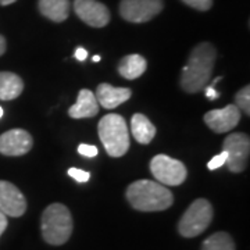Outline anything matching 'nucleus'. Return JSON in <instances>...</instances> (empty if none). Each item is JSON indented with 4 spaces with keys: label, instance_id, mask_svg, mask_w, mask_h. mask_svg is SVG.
<instances>
[{
    "label": "nucleus",
    "instance_id": "393cba45",
    "mask_svg": "<svg viewBox=\"0 0 250 250\" xmlns=\"http://www.w3.org/2000/svg\"><path fill=\"white\" fill-rule=\"evenodd\" d=\"M206 88V98L208 100H215V99L220 98L218 92L214 89V85H208V86H205Z\"/></svg>",
    "mask_w": 250,
    "mask_h": 250
},
{
    "label": "nucleus",
    "instance_id": "6ab92c4d",
    "mask_svg": "<svg viewBox=\"0 0 250 250\" xmlns=\"http://www.w3.org/2000/svg\"><path fill=\"white\" fill-rule=\"evenodd\" d=\"M202 250H235V243L229 233L215 232L203 242Z\"/></svg>",
    "mask_w": 250,
    "mask_h": 250
},
{
    "label": "nucleus",
    "instance_id": "412c9836",
    "mask_svg": "<svg viewBox=\"0 0 250 250\" xmlns=\"http://www.w3.org/2000/svg\"><path fill=\"white\" fill-rule=\"evenodd\" d=\"M182 1L189 7H193L199 11H207L213 6V0H182Z\"/></svg>",
    "mask_w": 250,
    "mask_h": 250
},
{
    "label": "nucleus",
    "instance_id": "423d86ee",
    "mask_svg": "<svg viewBox=\"0 0 250 250\" xmlns=\"http://www.w3.org/2000/svg\"><path fill=\"white\" fill-rule=\"evenodd\" d=\"M150 171L161 185L177 187L187 179L188 171L182 161L171 159L167 154H157L150 161Z\"/></svg>",
    "mask_w": 250,
    "mask_h": 250
},
{
    "label": "nucleus",
    "instance_id": "a211bd4d",
    "mask_svg": "<svg viewBox=\"0 0 250 250\" xmlns=\"http://www.w3.org/2000/svg\"><path fill=\"white\" fill-rule=\"evenodd\" d=\"M131 131L134 138L142 145L152 142L156 136V126L150 123V120L143 114H134L131 118Z\"/></svg>",
    "mask_w": 250,
    "mask_h": 250
},
{
    "label": "nucleus",
    "instance_id": "4be33fe9",
    "mask_svg": "<svg viewBox=\"0 0 250 250\" xmlns=\"http://www.w3.org/2000/svg\"><path fill=\"white\" fill-rule=\"evenodd\" d=\"M225 161H227V152L223 150L220 154L214 156L211 160L207 163V168L208 170H217V168L223 167L224 164H225Z\"/></svg>",
    "mask_w": 250,
    "mask_h": 250
},
{
    "label": "nucleus",
    "instance_id": "39448f33",
    "mask_svg": "<svg viewBox=\"0 0 250 250\" xmlns=\"http://www.w3.org/2000/svg\"><path fill=\"white\" fill-rule=\"evenodd\" d=\"M213 220V207L206 199H196L187 208L178 223V231L184 238H195L208 228Z\"/></svg>",
    "mask_w": 250,
    "mask_h": 250
},
{
    "label": "nucleus",
    "instance_id": "2f4dec72",
    "mask_svg": "<svg viewBox=\"0 0 250 250\" xmlns=\"http://www.w3.org/2000/svg\"><path fill=\"white\" fill-rule=\"evenodd\" d=\"M1 117H3V108L0 107V118H1Z\"/></svg>",
    "mask_w": 250,
    "mask_h": 250
},
{
    "label": "nucleus",
    "instance_id": "1a4fd4ad",
    "mask_svg": "<svg viewBox=\"0 0 250 250\" xmlns=\"http://www.w3.org/2000/svg\"><path fill=\"white\" fill-rule=\"evenodd\" d=\"M74 11L77 16L90 27H106L110 21V11L98 0H75Z\"/></svg>",
    "mask_w": 250,
    "mask_h": 250
},
{
    "label": "nucleus",
    "instance_id": "5701e85b",
    "mask_svg": "<svg viewBox=\"0 0 250 250\" xmlns=\"http://www.w3.org/2000/svg\"><path fill=\"white\" fill-rule=\"evenodd\" d=\"M68 175L74 178L77 182H81V184H83V182H88L90 178V174L89 172H86V171L80 170V168H70L68 170Z\"/></svg>",
    "mask_w": 250,
    "mask_h": 250
},
{
    "label": "nucleus",
    "instance_id": "ddd939ff",
    "mask_svg": "<svg viewBox=\"0 0 250 250\" xmlns=\"http://www.w3.org/2000/svg\"><path fill=\"white\" fill-rule=\"evenodd\" d=\"M131 95H132V90L129 88H116V86H111L110 83H100L95 96L100 106L111 110L125 103L131 98Z\"/></svg>",
    "mask_w": 250,
    "mask_h": 250
},
{
    "label": "nucleus",
    "instance_id": "2eb2a0df",
    "mask_svg": "<svg viewBox=\"0 0 250 250\" xmlns=\"http://www.w3.org/2000/svg\"><path fill=\"white\" fill-rule=\"evenodd\" d=\"M38 6L42 16L54 22H62L70 14V0H39Z\"/></svg>",
    "mask_w": 250,
    "mask_h": 250
},
{
    "label": "nucleus",
    "instance_id": "f257e3e1",
    "mask_svg": "<svg viewBox=\"0 0 250 250\" xmlns=\"http://www.w3.org/2000/svg\"><path fill=\"white\" fill-rule=\"evenodd\" d=\"M215 47L208 42L199 43L188 57L181 75V88L188 93L200 92L210 82L215 62Z\"/></svg>",
    "mask_w": 250,
    "mask_h": 250
},
{
    "label": "nucleus",
    "instance_id": "0eeeda50",
    "mask_svg": "<svg viewBox=\"0 0 250 250\" xmlns=\"http://www.w3.org/2000/svg\"><path fill=\"white\" fill-rule=\"evenodd\" d=\"M223 150L227 152V167L231 172H242L248 167L250 154V139L243 132H233L225 138Z\"/></svg>",
    "mask_w": 250,
    "mask_h": 250
},
{
    "label": "nucleus",
    "instance_id": "f03ea898",
    "mask_svg": "<svg viewBox=\"0 0 250 250\" xmlns=\"http://www.w3.org/2000/svg\"><path fill=\"white\" fill-rule=\"evenodd\" d=\"M125 195L129 205L139 211H163L174 203V196L170 189L149 179L132 182L126 188Z\"/></svg>",
    "mask_w": 250,
    "mask_h": 250
},
{
    "label": "nucleus",
    "instance_id": "9b49d317",
    "mask_svg": "<svg viewBox=\"0 0 250 250\" xmlns=\"http://www.w3.org/2000/svg\"><path fill=\"white\" fill-rule=\"evenodd\" d=\"M241 120V110L235 104H228L224 108L211 110L205 114V123L215 134H224L233 129Z\"/></svg>",
    "mask_w": 250,
    "mask_h": 250
},
{
    "label": "nucleus",
    "instance_id": "bb28decb",
    "mask_svg": "<svg viewBox=\"0 0 250 250\" xmlns=\"http://www.w3.org/2000/svg\"><path fill=\"white\" fill-rule=\"evenodd\" d=\"M6 228H7V215L0 211V236L6 231Z\"/></svg>",
    "mask_w": 250,
    "mask_h": 250
},
{
    "label": "nucleus",
    "instance_id": "c85d7f7f",
    "mask_svg": "<svg viewBox=\"0 0 250 250\" xmlns=\"http://www.w3.org/2000/svg\"><path fill=\"white\" fill-rule=\"evenodd\" d=\"M16 0H0V4L1 6H9V4H11V3H14Z\"/></svg>",
    "mask_w": 250,
    "mask_h": 250
},
{
    "label": "nucleus",
    "instance_id": "9d476101",
    "mask_svg": "<svg viewBox=\"0 0 250 250\" xmlns=\"http://www.w3.org/2000/svg\"><path fill=\"white\" fill-rule=\"evenodd\" d=\"M0 211L7 217H21L27 211V200L16 185L0 181Z\"/></svg>",
    "mask_w": 250,
    "mask_h": 250
},
{
    "label": "nucleus",
    "instance_id": "c756f323",
    "mask_svg": "<svg viewBox=\"0 0 250 250\" xmlns=\"http://www.w3.org/2000/svg\"><path fill=\"white\" fill-rule=\"evenodd\" d=\"M221 80H223V77H217V78H215V80L213 81L211 83H213V85H215V83H218V82H220Z\"/></svg>",
    "mask_w": 250,
    "mask_h": 250
},
{
    "label": "nucleus",
    "instance_id": "b1692460",
    "mask_svg": "<svg viewBox=\"0 0 250 250\" xmlns=\"http://www.w3.org/2000/svg\"><path fill=\"white\" fill-rule=\"evenodd\" d=\"M98 147L93 145H86V143H81L78 146V153L85 156V157H95L98 156Z\"/></svg>",
    "mask_w": 250,
    "mask_h": 250
},
{
    "label": "nucleus",
    "instance_id": "7c9ffc66",
    "mask_svg": "<svg viewBox=\"0 0 250 250\" xmlns=\"http://www.w3.org/2000/svg\"><path fill=\"white\" fill-rule=\"evenodd\" d=\"M93 62H100V56H95V57H93Z\"/></svg>",
    "mask_w": 250,
    "mask_h": 250
},
{
    "label": "nucleus",
    "instance_id": "dca6fc26",
    "mask_svg": "<svg viewBox=\"0 0 250 250\" xmlns=\"http://www.w3.org/2000/svg\"><path fill=\"white\" fill-rule=\"evenodd\" d=\"M147 68V62L141 54H128L118 64V72L125 80H136Z\"/></svg>",
    "mask_w": 250,
    "mask_h": 250
},
{
    "label": "nucleus",
    "instance_id": "7ed1b4c3",
    "mask_svg": "<svg viewBox=\"0 0 250 250\" xmlns=\"http://www.w3.org/2000/svg\"><path fill=\"white\" fill-rule=\"evenodd\" d=\"M74 228L70 210L62 203L47 206L42 213L41 229L45 242L53 246H60L70 239Z\"/></svg>",
    "mask_w": 250,
    "mask_h": 250
},
{
    "label": "nucleus",
    "instance_id": "aec40b11",
    "mask_svg": "<svg viewBox=\"0 0 250 250\" xmlns=\"http://www.w3.org/2000/svg\"><path fill=\"white\" fill-rule=\"evenodd\" d=\"M235 106L245 111L246 116L250 114V86L246 85L245 88H242L236 95H235Z\"/></svg>",
    "mask_w": 250,
    "mask_h": 250
},
{
    "label": "nucleus",
    "instance_id": "a878e982",
    "mask_svg": "<svg viewBox=\"0 0 250 250\" xmlns=\"http://www.w3.org/2000/svg\"><path fill=\"white\" fill-rule=\"evenodd\" d=\"M74 57H75L78 62H83V60H86V57H88V52H86L83 47H77V49H75V53H74Z\"/></svg>",
    "mask_w": 250,
    "mask_h": 250
},
{
    "label": "nucleus",
    "instance_id": "f8f14e48",
    "mask_svg": "<svg viewBox=\"0 0 250 250\" xmlns=\"http://www.w3.org/2000/svg\"><path fill=\"white\" fill-rule=\"evenodd\" d=\"M32 136L24 129H10L0 135V153L4 156H24L32 149Z\"/></svg>",
    "mask_w": 250,
    "mask_h": 250
},
{
    "label": "nucleus",
    "instance_id": "4468645a",
    "mask_svg": "<svg viewBox=\"0 0 250 250\" xmlns=\"http://www.w3.org/2000/svg\"><path fill=\"white\" fill-rule=\"evenodd\" d=\"M99 103L93 92L89 89H81L77 103L70 107L68 114L71 118H92L98 116Z\"/></svg>",
    "mask_w": 250,
    "mask_h": 250
},
{
    "label": "nucleus",
    "instance_id": "20e7f679",
    "mask_svg": "<svg viewBox=\"0 0 250 250\" xmlns=\"http://www.w3.org/2000/svg\"><path fill=\"white\" fill-rule=\"evenodd\" d=\"M99 138L111 157H123L129 149V131L118 114H107L99 121Z\"/></svg>",
    "mask_w": 250,
    "mask_h": 250
},
{
    "label": "nucleus",
    "instance_id": "cd10ccee",
    "mask_svg": "<svg viewBox=\"0 0 250 250\" xmlns=\"http://www.w3.org/2000/svg\"><path fill=\"white\" fill-rule=\"evenodd\" d=\"M6 52V39L0 35V56Z\"/></svg>",
    "mask_w": 250,
    "mask_h": 250
},
{
    "label": "nucleus",
    "instance_id": "f3484780",
    "mask_svg": "<svg viewBox=\"0 0 250 250\" xmlns=\"http://www.w3.org/2000/svg\"><path fill=\"white\" fill-rule=\"evenodd\" d=\"M24 90V82L17 74L9 71L0 72V99L13 100L17 99Z\"/></svg>",
    "mask_w": 250,
    "mask_h": 250
},
{
    "label": "nucleus",
    "instance_id": "6e6552de",
    "mask_svg": "<svg viewBox=\"0 0 250 250\" xmlns=\"http://www.w3.org/2000/svg\"><path fill=\"white\" fill-rule=\"evenodd\" d=\"M164 7L163 0H121L120 14L129 22H147Z\"/></svg>",
    "mask_w": 250,
    "mask_h": 250
}]
</instances>
